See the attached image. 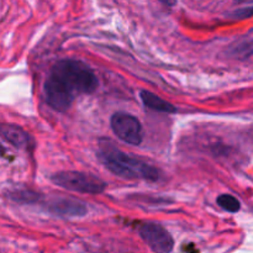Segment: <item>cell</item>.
<instances>
[{"label": "cell", "instance_id": "cell-1", "mask_svg": "<svg viewBox=\"0 0 253 253\" xmlns=\"http://www.w3.org/2000/svg\"><path fill=\"white\" fill-rule=\"evenodd\" d=\"M98 88L93 69L78 59H62L52 68L43 85L44 100L56 111L68 110L78 94H91Z\"/></svg>", "mask_w": 253, "mask_h": 253}, {"label": "cell", "instance_id": "cell-2", "mask_svg": "<svg viewBox=\"0 0 253 253\" xmlns=\"http://www.w3.org/2000/svg\"><path fill=\"white\" fill-rule=\"evenodd\" d=\"M98 158L111 173L125 179H145L156 182L160 170L138 157H132L121 151L113 141L103 138L99 142Z\"/></svg>", "mask_w": 253, "mask_h": 253}, {"label": "cell", "instance_id": "cell-3", "mask_svg": "<svg viewBox=\"0 0 253 253\" xmlns=\"http://www.w3.org/2000/svg\"><path fill=\"white\" fill-rule=\"evenodd\" d=\"M53 184L82 194H101L105 190L106 183L93 174L78 170H63L51 177Z\"/></svg>", "mask_w": 253, "mask_h": 253}, {"label": "cell", "instance_id": "cell-4", "mask_svg": "<svg viewBox=\"0 0 253 253\" xmlns=\"http://www.w3.org/2000/svg\"><path fill=\"white\" fill-rule=\"evenodd\" d=\"M111 130L124 142L138 146L142 143L143 130L136 116L124 111H118L111 116Z\"/></svg>", "mask_w": 253, "mask_h": 253}, {"label": "cell", "instance_id": "cell-5", "mask_svg": "<svg viewBox=\"0 0 253 253\" xmlns=\"http://www.w3.org/2000/svg\"><path fill=\"white\" fill-rule=\"evenodd\" d=\"M141 239L155 253H170L174 247L172 235L157 222H145L138 229Z\"/></svg>", "mask_w": 253, "mask_h": 253}, {"label": "cell", "instance_id": "cell-6", "mask_svg": "<svg viewBox=\"0 0 253 253\" xmlns=\"http://www.w3.org/2000/svg\"><path fill=\"white\" fill-rule=\"evenodd\" d=\"M47 209L52 214L63 217H81L88 212L86 204H84L83 202H81L79 199H74V198L66 197L52 198L47 203Z\"/></svg>", "mask_w": 253, "mask_h": 253}, {"label": "cell", "instance_id": "cell-7", "mask_svg": "<svg viewBox=\"0 0 253 253\" xmlns=\"http://www.w3.org/2000/svg\"><path fill=\"white\" fill-rule=\"evenodd\" d=\"M0 137L19 150L30 151L34 147V140L29 132L12 124H0Z\"/></svg>", "mask_w": 253, "mask_h": 253}, {"label": "cell", "instance_id": "cell-8", "mask_svg": "<svg viewBox=\"0 0 253 253\" xmlns=\"http://www.w3.org/2000/svg\"><path fill=\"white\" fill-rule=\"evenodd\" d=\"M140 98L142 100L143 105L147 109H151L157 113H165V114H174L177 113V108L173 104L168 103L167 100L162 99L161 96L156 95V94L151 93L148 90H141Z\"/></svg>", "mask_w": 253, "mask_h": 253}, {"label": "cell", "instance_id": "cell-9", "mask_svg": "<svg viewBox=\"0 0 253 253\" xmlns=\"http://www.w3.org/2000/svg\"><path fill=\"white\" fill-rule=\"evenodd\" d=\"M217 205L220 208H222L224 210L229 212H237L240 209H241V204H240L239 199L234 195L230 194H222L217 198L216 200Z\"/></svg>", "mask_w": 253, "mask_h": 253}, {"label": "cell", "instance_id": "cell-10", "mask_svg": "<svg viewBox=\"0 0 253 253\" xmlns=\"http://www.w3.org/2000/svg\"><path fill=\"white\" fill-rule=\"evenodd\" d=\"M10 197L15 200V202H20V203H26V204H30V203H35L39 200V194L36 193L31 192V190L26 189V190H22V192H15L12 193Z\"/></svg>", "mask_w": 253, "mask_h": 253}, {"label": "cell", "instance_id": "cell-11", "mask_svg": "<svg viewBox=\"0 0 253 253\" xmlns=\"http://www.w3.org/2000/svg\"><path fill=\"white\" fill-rule=\"evenodd\" d=\"M252 16V7H244V9H240L237 11H235L232 14V17H237V19H249Z\"/></svg>", "mask_w": 253, "mask_h": 253}, {"label": "cell", "instance_id": "cell-12", "mask_svg": "<svg viewBox=\"0 0 253 253\" xmlns=\"http://www.w3.org/2000/svg\"><path fill=\"white\" fill-rule=\"evenodd\" d=\"M161 2H163V4L168 5V6H174L175 4H177V0H160Z\"/></svg>", "mask_w": 253, "mask_h": 253}, {"label": "cell", "instance_id": "cell-13", "mask_svg": "<svg viewBox=\"0 0 253 253\" xmlns=\"http://www.w3.org/2000/svg\"><path fill=\"white\" fill-rule=\"evenodd\" d=\"M6 150H5L4 147H2V145L1 143H0V158H2V157H6Z\"/></svg>", "mask_w": 253, "mask_h": 253}, {"label": "cell", "instance_id": "cell-14", "mask_svg": "<svg viewBox=\"0 0 253 253\" xmlns=\"http://www.w3.org/2000/svg\"><path fill=\"white\" fill-rule=\"evenodd\" d=\"M235 2H237V4H245V2H249V4H251L252 0H235Z\"/></svg>", "mask_w": 253, "mask_h": 253}]
</instances>
